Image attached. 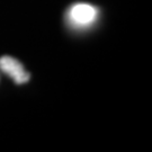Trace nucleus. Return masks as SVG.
<instances>
[{"label":"nucleus","instance_id":"1","mask_svg":"<svg viewBox=\"0 0 152 152\" xmlns=\"http://www.w3.org/2000/svg\"><path fill=\"white\" fill-rule=\"evenodd\" d=\"M99 11L92 5L79 2L72 5L65 14V20L68 25L77 31H83L90 28L97 22Z\"/></svg>","mask_w":152,"mask_h":152},{"label":"nucleus","instance_id":"2","mask_svg":"<svg viewBox=\"0 0 152 152\" xmlns=\"http://www.w3.org/2000/svg\"><path fill=\"white\" fill-rule=\"evenodd\" d=\"M0 70L11 78L17 85L26 83L29 80V73L24 69L23 64L15 58L2 56L0 58Z\"/></svg>","mask_w":152,"mask_h":152}]
</instances>
